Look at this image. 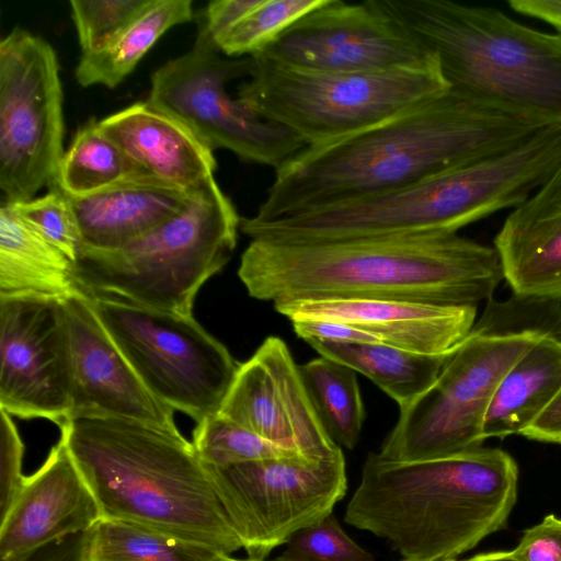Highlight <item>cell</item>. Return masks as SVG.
<instances>
[{
    "instance_id": "41",
    "label": "cell",
    "mask_w": 561,
    "mask_h": 561,
    "mask_svg": "<svg viewBox=\"0 0 561 561\" xmlns=\"http://www.w3.org/2000/svg\"><path fill=\"white\" fill-rule=\"evenodd\" d=\"M465 561H518L512 554V551H493L488 553H480Z\"/></svg>"
},
{
    "instance_id": "1",
    "label": "cell",
    "mask_w": 561,
    "mask_h": 561,
    "mask_svg": "<svg viewBox=\"0 0 561 561\" xmlns=\"http://www.w3.org/2000/svg\"><path fill=\"white\" fill-rule=\"evenodd\" d=\"M451 89L352 135L306 146L280 167L262 222L392 191L507 149L547 126Z\"/></svg>"
},
{
    "instance_id": "30",
    "label": "cell",
    "mask_w": 561,
    "mask_h": 561,
    "mask_svg": "<svg viewBox=\"0 0 561 561\" xmlns=\"http://www.w3.org/2000/svg\"><path fill=\"white\" fill-rule=\"evenodd\" d=\"M319 2L320 0H253L249 10L214 43L227 57L253 56Z\"/></svg>"
},
{
    "instance_id": "18",
    "label": "cell",
    "mask_w": 561,
    "mask_h": 561,
    "mask_svg": "<svg viewBox=\"0 0 561 561\" xmlns=\"http://www.w3.org/2000/svg\"><path fill=\"white\" fill-rule=\"evenodd\" d=\"M274 309L291 322L328 320L364 331L380 343L426 355H446L472 331L476 306L386 299L288 301Z\"/></svg>"
},
{
    "instance_id": "23",
    "label": "cell",
    "mask_w": 561,
    "mask_h": 561,
    "mask_svg": "<svg viewBox=\"0 0 561 561\" xmlns=\"http://www.w3.org/2000/svg\"><path fill=\"white\" fill-rule=\"evenodd\" d=\"M561 390V342L545 331L500 381L483 423V437L522 434Z\"/></svg>"
},
{
    "instance_id": "28",
    "label": "cell",
    "mask_w": 561,
    "mask_h": 561,
    "mask_svg": "<svg viewBox=\"0 0 561 561\" xmlns=\"http://www.w3.org/2000/svg\"><path fill=\"white\" fill-rule=\"evenodd\" d=\"M88 557L89 561H237L149 527L105 518L89 530Z\"/></svg>"
},
{
    "instance_id": "7",
    "label": "cell",
    "mask_w": 561,
    "mask_h": 561,
    "mask_svg": "<svg viewBox=\"0 0 561 561\" xmlns=\"http://www.w3.org/2000/svg\"><path fill=\"white\" fill-rule=\"evenodd\" d=\"M240 222L211 176L191 190L175 215L138 238L115 249L81 248L76 283L89 297L193 316L199 288L230 260Z\"/></svg>"
},
{
    "instance_id": "26",
    "label": "cell",
    "mask_w": 561,
    "mask_h": 561,
    "mask_svg": "<svg viewBox=\"0 0 561 561\" xmlns=\"http://www.w3.org/2000/svg\"><path fill=\"white\" fill-rule=\"evenodd\" d=\"M194 19L191 0H154L104 49L81 55L76 79L81 87H117L171 27Z\"/></svg>"
},
{
    "instance_id": "43",
    "label": "cell",
    "mask_w": 561,
    "mask_h": 561,
    "mask_svg": "<svg viewBox=\"0 0 561 561\" xmlns=\"http://www.w3.org/2000/svg\"><path fill=\"white\" fill-rule=\"evenodd\" d=\"M237 561H265V560H253V559H237Z\"/></svg>"
},
{
    "instance_id": "33",
    "label": "cell",
    "mask_w": 561,
    "mask_h": 561,
    "mask_svg": "<svg viewBox=\"0 0 561 561\" xmlns=\"http://www.w3.org/2000/svg\"><path fill=\"white\" fill-rule=\"evenodd\" d=\"M5 204L73 263L77 261L82 238L69 199L59 188L51 186L44 196Z\"/></svg>"
},
{
    "instance_id": "6",
    "label": "cell",
    "mask_w": 561,
    "mask_h": 561,
    "mask_svg": "<svg viewBox=\"0 0 561 561\" xmlns=\"http://www.w3.org/2000/svg\"><path fill=\"white\" fill-rule=\"evenodd\" d=\"M438 60L449 89L497 108L561 123V34L499 9L450 0H385Z\"/></svg>"
},
{
    "instance_id": "42",
    "label": "cell",
    "mask_w": 561,
    "mask_h": 561,
    "mask_svg": "<svg viewBox=\"0 0 561 561\" xmlns=\"http://www.w3.org/2000/svg\"><path fill=\"white\" fill-rule=\"evenodd\" d=\"M551 334L561 342V322L551 330Z\"/></svg>"
},
{
    "instance_id": "10",
    "label": "cell",
    "mask_w": 561,
    "mask_h": 561,
    "mask_svg": "<svg viewBox=\"0 0 561 561\" xmlns=\"http://www.w3.org/2000/svg\"><path fill=\"white\" fill-rule=\"evenodd\" d=\"M89 299L112 340L156 398L196 423L219 412L240 364L193 316L103 297Z\"/></svg>"
},
{
    "instance_id": "15",
    "label": "cell",
    "mask_w": 561,
    "mask_h": 561,
    "mask_svg": "<svg viewBox=\"0 0 561 561\" xmlns=\"http://www.w3.org/2000/svg\"><path fill=\"white\" fill-rule=\"evenodd\" d=\"M72 390L64 300L0 298V410L60 427L72 416Z\"/></svg>"
},
{
    "instance_id": "31",
    "label": "cell",
    "mask_w": 561,
    "mask_h": 561,
    "mask_svg": "<svg viewBox=\"0 0 561 561\" xmlns=\"http://www.w3.org/2000/svg\"><path fill=\"white\" fill-rule=\"evenodd\" d=\"M192 443L201 460L211 466L298 456L219 414L196 423Z\"/></svg>"
},
{
    "instance_id": "4",
    "label": "cell",
    "mask_w": 561,
    "mask_h": 561,
    "mask_svg": "<svg viewBox=\"0 0 561 561\" xmlns=\"http://www.w3.org/2000/svg\"><path fill=\"white\" fill-rule=\"evenodd\" d=\"M59 428L102 518L230 556L242 549L203 461L181 433L100 415L75 416Z\"/></svg>"
},
{
    "instance_id": "40",
    "label": "cell",
    "mask_w": 561,
    "mask_h": 561,
    "mask_svg": "<svg viewBox=\"0 0 561 561\" xmlns=\"http://www.w3.org/2000/svg\"><path fill=\"white\" fill-rule=\"evenodd\" d=\"M507 4L519 14L552 25L561 34V0H510Z\"/></svg>"
},
{
    "instance_id": "39",
    "label": "cell",
    "mask_w": 561,
    "mask_h": 561,
    "mask_svg": "<svg viewBox=\"0 0 561 561\" xmlns=\"http://www.w3.org/2000/svg\"><path fill=\"white\" fill-rule=\"evenodd\" d=\"M520 435L533 440L561 444V390L541 415Z\"/></svg>"
},
{
    "instance_id": "24",
    "label": "cell",
    "mask_w": 561,
    "mask_h": 561,
    "mask_svg": "<svg viewBox=\"0 0 561 561\" xmlns=\"http://www.w3.org/2000/svg\"><path fill=\"white\" fill-rule=\"evenodd\" d=\"M75 263L23 221L4 202L0 207V298L64 300L79 293Z\"/></svg>"
},
{
    "instance_id": "9",
    "label": "cell",
    "mask_w": 561,
    "mask_h": 561,
    "mask_svg": "<svg viewBox=\"0 0 561 561\" xmlns=\"http://www.w3.org/2000/svg\"><path fill=\"white\" fill-rule=\"evenodd\" d=\"M545 331L474 325L447 355L434 383L400 411L379 456L409 462L481 447L485 414L500 381Z\"/></svg>"
},
{
    "instance_id": "13",
    "label": "cell",
    "mask_w": 561,
    "mask_h": 561,
    "mask_svg": "<svg viewBox=\"0 0 561 561\" xmlns=\"http://www.w3.org/2000/svg\"><path fill=\"white\" fill-rule=\"evenodd\" d=\"M62 87L55 49L14 27L0 42V188L30 201L55 183L64 156Z\"/></svg>"
},
{
    "instance_id": "36",
    "label": "cell",
    "mask_w": 561,
    "mask_h": 561,
    "mask_svg": "<svg viewBox=\"0 0 561 561\" xmlns=\"http://www.w3.org/2000/svg\"><path fill=\"white\" fill-rule=\"evenodd\" d=\"M511 551L518 561H561V518L547 515L526 529Z\"/></svg>"
},
{
    "instance_id": "14",
    "label": "cell",
    "mask_w": 561,
    "mask_h": 561,
    "mask_svg": "<svg viewBox=\"0 0 561 561\" xmlns=\"http://www.w3.org/2000/svg\"><path fill=\"white\" fill-rule=\"evenodd\" d=\"M257 54L318 72H377L435 59L385 0H320Z\"/></svg>"
},
{
    "instance_id": "3",
    "label": "cell",
    "mask_w": 561,
    "mask_h": 561,
    "mask_svg": "<svg viewBox=\"0 0 561 561\" xmlns=\"http://www.w3.org/2000/svg\"><path fill=\"white\" fill-rule=\"evenodd\" d=\"M517 482L515 460L499 448L409 462L369 453L344 520L403 559L455 560L506 525Z\"/></svg>"
},
{
    "instance_id": "5",
    "label": "cell",
    "mask_w": 561,
    "mask_h": 561,
    "mask_svg": "<svg viewBox=\"0 0 561 561\" xmlns=\"http://www.w3.org/2000/svg\"><path fill=\"white\" fill-rule=\"evenodd\" d=\"M545 147L525 139L402 187L257 222L242 218L251 240L306 243L457 233L526 201L550 175Z\"/></svg>"
},
{
    "instance_id": "16",
    "label": "cell",
    "mask_w": 561,
    "mask_h": 561,
    "mask_svg": "<svg viewBox=\"0 0 561 561\" xmlns=\"http://www.w3.org/2000/svg\"><path fill=\"white\" fill-rule=\"evenodd\" d=\"M274 445L308 459L336 453L307 393L287 344L266 337L239 365L217 413Z\"/></svg>"
},
{
    "instance_id": "8",
    "label": "cell",
    "mask_w": 561,
    "mask_h": 561,
    "mask_svg": "<svg viewBox=\"0 0 561 561\" xmlns=\"http://www.w3.org/2000/svg\"><path fill=\"white\" fill-rule=\"evenodd\" d=\"M237 98L306 146L325 144L383 122L448 91L438 60L377 72H318L251 56Z\"/></svg>"
},
{
    "instance_id": "32",
    "label": "cell",
    "mask_w": 561,
    "mask_h": 561,
    "mask_svg": "<svg viewBox=\"0 0 561 561\" xmlns=\"http://www.w3.org/2000/svg\"><path fill=\"white\" fill-rule=\"evenodd\" d=\"M154 0H71L81 55L98 53L119 36Z\"/></svg>"
},
{
    "instance_id": "21",
    "label": "cell",
    "mask_w": 561,
    "mask_h": 561,
    "mask_svg": "<svg viewBox=\"0 0 561 561\" xmlns=\"http://www.w3.org/2000/svg\"><path fill=\"white\" fill-rule=\"evenodd\" d=\"M99 125L144 173L185 190L214 176V151L182 122L147 101L108 115Z\"/></svg>"
},
{
    "instance_id": "2",
    "label": "cell",
    "mask_w": 561,
    "mask_h": 561,
    "mask_svg": "<svg viewBox=\"0 0 561 561\" xmlns=\"http://www.w3.org/2000/svg\"><path fill=\"white\" fill-rule=\"evenodd\" d=\"M238 276L274 305L386 299L476 306L503 279L494 248L458 233L289 243L251 240Z\"/></svg>"
},
{
    "instance_id": "29",
    "label": "cell",
    "mask_w": 561,
    "mask_h": 561,
    "mask_svg": "<svg viewBox=\"0 0 561 561\" xmlns=\"http://www.w3.org/2000/svg\"><path fill=\"white\" fill-rule=\"evenodd\" d=\"M144 173L125 152L91 119L75 135L60 160L51 186L68 196H85L130 175Z\"/></svg>"
},
{
    "instance_id": "35",
    "label": "cell",
    "mask_w": 561,
    "mask_h": 561,
    "mask_svg": "<svg viewBox=\"0 0 561 561\" xmlns=\"http://www.w3.org/2000/svg\"><path fill=\"white\" fill-rule=\"evenodd\" d=\"M23 454L24 444L11 415L0 410V519L8 513L24 482Z\"/></svg>"
},
{
    "instance_id": "12",
    "label": "cell",
    "mask_w": 561,
    "mask_h": 561,
    "mask_svg": "<svg viewBox=\"0 0 561 561\" xmlns=\"http://www.w3.org/2000/svg\"><path fill=\"white\" fill-rule=\"evenodd\" d=\"M204 466L242 549L253 560H265L295 533L333 513L347 491L341 448L320 459L287 456Z\"/></svg>"
},
{
    "instance_id": "44",
    "label": "cell",
    "mask_w": 561,
    "mask_h": 561,
    "mask_svg": "<svg viewBox=\"0 0 561 561\" xmlns=\"http://www.w3.org/2000/svg\"><path fill=\"white\" fill-rule=\"evenodd\" d=\"M402 561H412V560H407V559H403ZM446 561H458V560H446ZM460 561H465V560H460Z\"/></svg>"
},
{
    "instance_id": "37",
    "label": "cell",
    "mask_w": 561,
    "mask_h": 561,
    "mask_svg": "<svg viewBox=\"0 0 561 561\" xmlns=\"http://www.w3.org/2000/svg\"><path fill=\"white\" fill-rule=\"evenodd\" d=\"M89 530L55 539L0 561H89Z\"/></svg>"
},
{
    "instance_id": "22",
    "label": "cell",
    "mask_w": 561,
    "mask_h": 561,
    "mask_svg": "<svg viewBox=\"0 0 561 561\" xmlns=\"http://www.w3.org/2000/svg\"><path fill=\"white\" fill-rule=\"evenodd\" d=\"M191 190L137 173L85 196L64 194L77 219L82 248L108 250L124 245L175 215Z\"/></svg>"
},
{
    "instance_id": "27",
    "label": "cell",
    "mask_w": 561,
    "mask_h": 561,
    "mask_svg": "<svg viewBox=\"0 0 561 561\" xmlns=\"http://www.w3.org/2000/svg\"><path fill=\"white\" fill-rule=\"evenodd\" d=\"M299 373L329 436L340 447L353 449L358 443L365 421L357 373L324 356L299 365Z\"/></svg>"
},
{
    "instance_id": "34",
    "label": "cell",
    "mask_w": 561,
    "mask_h": 561,
    "mask_svg": "<svg viewBox=\"0 0 561 561\" xmlns=\"http://www.w3.org/2000/svg\"><path fill=\"white\" fill-rule=\"evenodd\" d=\"M274 561H374L355 542L333 513L295 533Z\"/></svg>"
},
{
    "instance_id": "19",
    "label": "cell",
    "mask_w": 561,
    "mask_h": 561,
    "mask_svg": "<svg viewBox=\"0 0 561 561\" xmlns=\"http://www.w3.org/2000/svg\"><path fill=\"white\" fill-rule=\"evenodd\" d=\"M100 519L98 502L65 442L24 482L0 519V560L87 531Z\"/></svg>"
},
{
    "instance_id": "17",
    "label": "cell",
    "mask_w": 561,
    "mask_h": 561,
    "mask_svg": "<svg viewBox=\"0 0 561 561\" xmlns=\"http://www.w3.org/2000/svg\"><path fill=\"white\" fill-rule=\"evenodd\" d=\"M73 374L72 417L100 415L180 433L174 410L142 383L82 291L64 299Z\"/></svg>"
},
{
    "instance_id": "11",
    "label": "cell",
    "mask_w": 561,
    "mask_h": 561,
    "mask_svg": "<svg viewBox=\"0 0 561 561\" xmlns=\"http://www.w3.org/2000/svg\"><path fill=\"white\" fill-rule=\"evenodd\" d=\"M251 64V56L220 53L199 23L192 48L152 73L147 102L182 122L211 151L226 149L277 169L306 145L227 92L231 80L249 76Z\"/></svg>"
},
{
    "instance_id": "20",
    "label": "cell",
    "mask_w": 561,
    "mask_h": 561,
    "mask_svg": "<svg viewBox=\"0 0 561 561\" xmlns=\"http://www.w3.org/2000/svg\"><path fill=\"white\" fill-rule=\"evenodd\" d=\"M494 249L518 299L561 307V162L506 217Z\"/></svg>"
},
{
    "instance_id": "38",
    "label": "cell",
    "mask_w": 561,
    "mask_h": 561,
    "mask_svg": "<svg viewBox=\"0 0 561 561\" xmlns=\"http://www.w3.org/2000/svg\"><path fill=\"white\" fill-rule=\"evenodd\" d=\"M291 323L295 333L306 342L380 343L364 331L335 321L302 319Z\"/></svg>"
},
{
    "instance_id": "25",
    "label": "cell",
    "mask_w": 561,
    "mask_h": 561,
    "mask_svg": "<svg viewBox=\"0 0 561 561\" xmlns=\"http://www.w3.org/2000/svg\"><path fill=\"white\" fill-rule=\"evenodd\" d=\"M320 356L369 378L399 407L408 408L436 380L447 355H426L383 343L307 342Z\"/></svg>"
}]
</instances>
